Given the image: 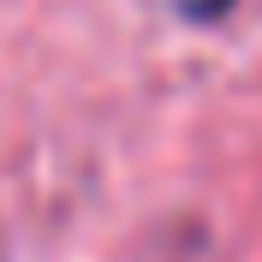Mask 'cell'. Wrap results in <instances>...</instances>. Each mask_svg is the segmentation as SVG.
I'll use <instances>...</instances> for the list:
<instances>
[{
  "instance_id": "cell-1",
  "label": "cell",
  "mask_w": 262,
  "mask_h": 262,
  "mask_svg": "<svg viewBox=\"0 0 262 262\" xmlns=\"http://www.w3.org/2000/svg\"><path fill=\"white\" fill-rule=\"evenodd\" d=\"M227 0H185V12H196V18H209V12H221Z\"/></svg>"
}]
</instances>
